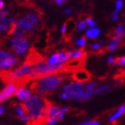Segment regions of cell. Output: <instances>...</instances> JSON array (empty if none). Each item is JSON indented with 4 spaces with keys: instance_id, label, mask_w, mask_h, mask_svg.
<instances>
[{
    "instance_id": "obj_6",
    "label": "cell",
    "mask_w": 125,
    "mask_h": 125,
    "mask_svg": "<svg viewBox=\"0 0 125 125\" xmlns=\"http://www.w3.org/2000/svg\"><path fill=\"white\" fill-rule=\"evenodd\" d=\"M29 39L27 37H15L11 39V48L16 55H23L28 50Z\"/></svg>"
},
{
    "instance_id": "obj_23",
    "label": "cell",
    "mask_w": 125,
    "mask_h": 125,
    "mask_svg": "<svg viewBox=\"0 0 125 125\" xmlns=\"http://www.w3.org/2000/svg\"><path fill=\"white\" fill-rule=\"evenodd\" d=\"M112 89V86L111 85H102L100 87H97L94 92V95H101V94L106 93L107 91H109Z\"/></svg>"
},
{
    "instance_id": "obj_38",
    "label": "cell",
    "mask_w": 125,
    "mask_h": 125,
    "mask_svg": "<svg viewBox=\"0 0 125 125\" xmlns=\"http://www.w3.org/2000/svg\"><path fill=\"white\" fill-rule=\"evenodd\" d=\"M5 38H3V39H0V49L3 47V46H4V44H5Z\"/></svg>"
},
{
    "instance_id": "obj_36",
    "label": "cell",
    "mask_w": 125,
    "mask_h": 125,
    "mask_svg": "<svg viewBox=\"0 0 125 125\" xmlns=\"http://www.w3.org/2000/svg\"><path fill=\"white\" fill-rule=\"evenodd\" d=\"M67 0H54V2L58 5H63L65 2H66Z\"/></svg>"
},
{
    "instance_id": "obj_31",
    "label": "cell",
    "mask_w": 125,
    "mask_h": 125,
    "mask_svg": "<svg viewBox=\"0 0 125 125\" xmlns=\"http://www.w3.org/2000/svg\"><path fill=\"white\" fill-rule=\"evenodd\" d=\"M107 62L109 65H117V60L116 58L113 57V56H109L107 58Z\"/></svg>"
},
{
    "instance_id": "obj_14",
    "label": "cell",
    "mask_w": 125,
    "mask_h": 125,
    "mask_svg": "<svg viewBox=\"0 0 125 125\" xmlns=\"http://www.w3.org/2000/svg\"><path fill=\"white\" fill-rule=\"evenodd\" d=\"M125 114V104H122L121 106L118 107V109L115 113H113L112 115L108 117V122L111 123H116L119 119Z\"/></svg>"
},
{
    "instance_id": "obj_25",
    "label": "cell",
    "mask_w": 125,
    "mask_h": 125,
    "mask_svg": "<svg viewBox=\"0 0 125 125\" xmlns=\"http://www.w3.org/2000/svg\"><path fill=\"white\" fill-rule=\"evenodd\" d=\"M101 48V44L100 43H94L90 46V50H91L93 53H96V54H99V53L102 52Z\"/></svg>"
},
{
    "instance_id": "obj_41",
    "label": "cell",
    "mask_w": 125,
    "mask_h": 125,
    "mask_svg": "<svg viewBox=\"0 0 125 125\" xmlns=\"http://www.w3.org/2000/svg\"><path fill=\"white\" fill-rule=\"evenodd\" d=\"M64 13H66V14H70V13H72V10H71V9H66V10L64 11Z\"/></svg>"
},
{
    "instance_id": "obj_1",
    "label": "cell",
    "mask_w": 125,
    "mask_h": 125,
    "mask_svg": "<svg viewBox=\"0 0 125 125\" xmlns=\"http://www.w3.org/2000/svg\"><path fill=\"white\" fill-rule=\"evenodd\" d=\"M27 114L35 125H45L47 120V108L49 101L44 96L34 94L22 103Z\"/></svg>"
},
{
    "instance_id": "obj_34",
    "label": "cell",
    "mask_w": 125,
    "mask_h": 125,
    "mask_svg": "<svg viewBox=\"0 0 125 125\" xmlns=\"http://www.w3.org/2000/svg\"><path fill=\"white\" fill-rule=\"evenodd\" d=\"M8 14H9L8 11H0V19L5 18Z\"/></svg>"
},
{
    "instance_id": "obj_2",
    "label": "cell",
    "mask_w": 125,
    "mask_h": 125,
    "mask_svg": "<svg viewBox=\"0 0 125 125\" xmlns=\"http://www.w3.org/2000/svg\"><path fill=\"white\" fill-rule=\"evenodd\" d=\"M68 77L71 78V74L68 75L65 73L62 74L47 76L40 80H36L31 82V84L30 85V89L41 96H48L56 91L60 88L62 82L66 79H68Z\"/></svg>"
},
{
    "instance_id": "obj_33",
    "label": "cell",
    "mask_w": 125,
    "mask_h": 125,
    "mask_svg": "<svg viewBox=\"0 0 125 125\" xmlns=\"http://www.w3.org/2000/svg\"><path fill=\"white\" fill-rule=\"evenodd\" d=\"M59 97H60V99H62V100H68V99H69L68 94L65 93V92H63V91L59 95Z\"/></svg>"
},
{
    "instance_id": "obj_28",
    "label": "cell",
    "mask_w": 125,
    "mask_h": 125,
    "mask_svg": "<svg viewBox=\"0 0 125 125\" xmlns=\"http://www.w3.org/2000/svg\"><path fill=\"white\" fill-rule=\"evenodd\" d=\"M76 45L79 46L81 48H84L85 45H86V37H81L76 41Z\"/></svg>"
},
{
    "instance_id": "obj_39",
    "label": "cell",
    "mask_w": 125,
    "mask_h": 125,
    "mask_svg": "<svg viewBox=\"0 0 125 125\" xmlns=\"http://www.w3.org/2000/svg\"><path fill=\"white\" fill-rule=\"evenodd\" d=\"M91 125H100V123H99L98 121L93 120V121H92V123H91Z\"/></svg>"
},
{
    "instance_id": "obj_3",
    "label": "cell",
    "mask_w": 125,
    "mask_h": 125,
    "mask_svg": "<svg viewBox=\"0 0 125 125\" xmlns=\"http://www.w3.org/2000/svg\"><path fill=\"white\" fill-rule=\"evenodd\" d=\"M62 91L67 93L69 99L73 101H88L94 95L87 90L85 84L77 81L70 82L64 85L62 88Z\"/></svg>"
},
{
    "instance_id": "obj_4",
    "label": "cell",
    "mask_w": 125,
    "mask_h": 125,
    "mask_svg": "<svg viewBox=\"0 0 125 125\" xmlns=\"http://www.w3.org/2000/svg\"><path fill=\"white\" fill-rule=\"evenodd\" d=\"M43 18V13L39 9H36L35 12L29 13L19 19L18 23L25 27L28 30H32L35 27L41 24V20Z\"/></svg>"
},
{
    "instance_id": "obj_40",
    "label": "cell",
    "mask_w": 125,
    "mask_h": 125,
    "mask_svg": "<svg viewBox=\"0 0 125 125\" xmlns=\"http://www.w3.org/2000/svg\"><path fill=\"white\" fill-rule=\"evenodd\" d=\"M4 6H5V3H4V1H3V0H0V10L3 9Z\"/></svg>"
},
{
    "instance_id": "obj_24",
    "label": "cell",
    "mask_w": 125,
    "mask_h": 125,
    "mask_svg": "<svg viewBox=\"0 0 125 125\" xmlns=\"http://www.w3.org/2000/svg\"><path fill=\"white\" fill-rule=\"evenodd\" d=\"M69 111H70V107H68V106L61 107L60 113H59V115H58V116H57L58 121H62V120H63V119H64V117H65V115H66Z\"/></svg>"
},
{
    "instance_id": "obj_37",
    "label": "cell",
    "mask_w": 125,
    "mask_h": 125,
    "mask_svg": "<svg viewBox=\"0 0 125 125\" xmlns=\"http://www.w3.org/2000/svg\"><path fill=\"white\" fill-rule=\"evenodd\" d=\"M5 111V105H2V104H0V116L4 115Z\"/></svg>"
},
{
    "instance_id": "obj_5",
    "label": "cell",
    "mask_w": 125,
    "mask_h": 125,
    "mask_svg": "<svg viewBox=\"0 0 125 125\" xmlns=\"http://www.w3.org/2000/svg\"><path fill=\"white\" fill-rule=\"evenodd\" d=\"M20 59L5 51H0V71L11 70L19 64Z\"/></svg>"
},
{
    "instance_id": "obj_29",
    "label": "cell",
    "mask_w": 125,
    "mask_h": 125,
    "mask_svg": "<svg viewBox=\"0 0 125 125\" xmlns=\"http://www.w3.org/2000/svg\"><path fill=\"white\" fill-rule=\"evenodd\" d=\"M59 122L57 118L53 117V118H47L46 120V123H45V125H56L57 123Z\"/></svg>"
},
{
    "instance_id": "obj_12",
    "label": "cell",
    "mask_w": 125,
    "mask_h": 125,
    "mask_svg": "<svg viewBox=\"0 0 125 125\" xmlns=\"http://www.w3.org/2000/svg\"><path fill=\"white\" fill-rule=\"evenodd\" d=\"M16 23L15 18H3L0 19V34L7 33L12 29V27Z\"/></svg>"
},
{
    "instance_id": "obj_7",
    "label": "cell",
    "mask_w": 125,
    "mask_h": 125,
    "mask_svg": "<svg viewBox=\"0 0 125 125\" xmlns=\"http://www.w3.org/2000/svg\"><path fill=\"white\" fill-rule=\"evenodd\" d=\"M45 60H46V57H45L44 55H42L35 47H32L31 48L29 49L27 57L23 62L24 63H27V64L31 65V66H34V65L39 63V62H45Z\"/></svg>"
},
{
    "instance_id": "obj_10",
    "label": "cell",
    "mask_w": 125,
    "mask_h": 125,
    "mask_svg": "<svg viewBox=\"0 0 125 125\" xmlns=\"http://www.w3.org/2000/svg\"><path fill=\"white\" fill-rule=\"evenodd\" d=\"M65 26V33L64 35L62 36L63 38V40L65 42H71L72 40V37H73V34L74 32V31L77 28V24H76V21H74L73 18H69L66 20V21L63 24Z\"/></svg>"
},
{
    "instance_id": "obj_11",
    "label": "cell",
    "mask_w": 125,
    "mask_h": 125,
    "mask_svg": "<svg viewBox=\"0 0 125 125\" xmlns=\"http://www.w3.org/2000/svg\"><path fill=\"white\" fill-rule=\"evenodd\" d=\"M85 59H73L71 61H67L64 62L65 70L66 72H75V71L81 70L85 67Z\"/></svg>"
},
{
    "instance_id": "obj_8",
    "label": "cell",
    "mask_w": 125,
    "mask_h": 125,
    "mask_svg": "<svg viewBox=\"0 0 125 125\" xmlns=\"http://www.w3.org/2000/svg\"><path fill=\"white\" fill-rule=\"evenodd\" d=\"M19 84L15 83V82H12V83H8L4 89L0 91V104L5 102V100H7L11 97V96H14V94L20 88Z\"/></svg>"
},
{
    "instance_id": "obj_35",
    "label": "cell",
    "mask_w": 125,
    "mask_h": 125,
    "mask_svg": "<svg viewBox=\"0 0 125 125\" xmlns=\"http://www.w3.org/2000/svg\"><path fill=\"white\" fill-rule=\"evenodd\" d=\"M92 121H93V120H86V121H83V122H81V123H78L77 125H91Z\"/></svg>"
},
{
    "instance_id": "obj_9",
    "label": "cell",
    "mask_w": 125,
    "mask_h": 125,
    "mask_svg": "<svg viewBox=\"0 0 125 125\" xmlns=\"http://www.w3.org/2000/svg\"><path fill=\"white\" fill-rule=\"evenodd\" d=\"M71 78L74 81L85 83V82H88L91 80V74L89 73V71H87L85 68H83V69L73 72L71 74Z\"/></svg>"
},
{
    "instance_id": "obj_22",
    "label": "cell",
    "mask_w": 125,
    "mask_h": 125,
    "mask_svg": "<svg viewBox=\"0 0 125 125\" xmlns=\"http://www.w3.org/2000/svg\"><path fill=\"white\" fill-rule=\"evenodd\" d=\"M48 62V64H49L50 66H55V65L61 64L60 57H59L57 52H55V54L51 55V56L48 58V62Z\"/></svg>"
},
{
    "instance_id": "obj_42",
    "label": "cell",
    "mask_w": 125,
    "mask_h": 125,
    "mask_svg": "<svg viewBox=\"0 0 125 125\" xmlns=\"http://www.w3.org/2000/svg\"><path fill=\"white\" fill-rule=\"evenodd\" d=\"M124 75H125V72H124Z\"/></svg>"
},
{
    "instance_id": "obj_19",
    "label": "cell",
    "mask_w": 125,
    "mask_h": 125,
    "mask_svg": "<svg viewBox=\"0 0 125 125\" xmlns=\"http://www.w3.org/2000/svg\"><path fill=\"white\" fill-rule=\"evenodd\" d=\"M123 0H117L116 4H115V9L114 11L112 17H111L113 21H116L118 20V18H119V13L123 9Z\"/></svg>"
},
{
    "instance_id": "obj_20",
    "label": "cell",
    "mask_w": 125,
    "mask_h": 125,
    "mask_svg": "<svg viewBox=\"0 0 125 125\" xmlns=\"http://www.w3.org/2000/svg\"><path fill=\"white\" fill-rule=\"evenodd\" d=\"M13 109H14V112H15L16 115L19 117V119L27 114L26 110H25V108H24L22 104H14Z\"/></svg>"
},
{
    "instance_id": "obj_21",
    "label": "cell",
    "mask_w": 125,
    "mask_h": 125,
    "mask_svg": "<svg viewBox=\"0 0 125 125\" xmlns=\"http://www.w3.org/2000/svg\"><path fill=\"white\" fill-rule=\"evenodd\" d=\"M100 35V30L97 28H90L86 31V37L89 39H95Z\"/></svg>"
},
{
    "instance_id": "obj_13",
    "label": "cell",
    "mask_w": 125,
    "mask_h": 125,
    "mask_svg": "<svg viewBox=\"0 0 125 125\" xmlns=\"http://www.w3.org/2000/svg\"><path fill=\"white\" fill-rule=\"evenodd\" d=\"M31 93H32V90H31L30 89H27L25 86L20 87L18 89V90L16 91V93L14 94V96L20 102H24L32 96Z\"/></svg>"
},
{
    "instance_id": "obj_26",
    "label": "cell",
    "mask_w": 125,
    "mask_h": 125,
    "mask_svg": "<svg viewBox=\"0 0 125 125\" xmlns=\"http://www.w3.org/2000/svg\"><path fill=\"white\" fill-rule=\"evenodd\" d=\"M96 88H97V84L96 82H89V83H88L86 85V89L92 94H94Z\"/></svg>"
},
{
    "instance_id": "obj_18",
    "label": "cell",
    "mask_w": 125,
    "mask_h": 125,
    "mask_svg": "<svg viewBox=\"0 0 125 125\" xmlns=\"http://www.w3.org/2000/svg\"><path fill=\"white\" fill-rule=\"evenodd\" d=\"M124 33H125V26L124 24L121 23L112 31V33L109 34V37L111 39L116 38V37H123L124 35Z\"/></svg>"
},
{
    "instance_id": "obj_27",
    "label": "cell",
    "mask_w": 125,
    "mask_h": 125,
    "mask_svg": "<svg viewBox=\"0 0 125 125\" xmlns=\"http://www.w3.org/2000/svg\"><path fill=\"white\" fill-rule=\"evenodd\" d=\"M85 22L90 28H94V27L96 26V21H94V19L92 17H90V16H86L85 17Z\"/></svg>"
},
{
    "instance_id": "obj_17",
    "label": "cell",
    "mask_w": 125,
    "mask_h": 125,
    "mask_svg": "<svg viewBox=\"0 0 125 125\" xmlns=\"http://www.w3.org/2000/svg\"><path fill=\"white\" fill-rule=\"evenodd\" d=\"M88 54L84 50V48H80V49L71 50V58L73 59H87Z\"/></svg>"
},
{
    "instance_id": "obj_16",
    "label": "cell",
    "mask_w": 125,
    "mask_h": 125,
    "mask_svg": "<svg viewBox=\"0 0 125 125\" xmlns=\"http://www.w3.org/2000/svg\"><path fill=\"white\" fill-rule=\"evenodd\" d=\"M122 43H123V37L113 38L111 39V41L109 42V44L107 45V47H105V49L107 51H115L118 47L122 46Z\"/></svg>"
},
{
    "instance_id": "obj_15",
    "label": "cell",
    "mask_w": 125,
    "mask_h": 125,
    "mask_svg": "<svg viewBox=\"0 0 125 125\" xmlns=\"http://www.w3.org/2000/svg\"><path fill=\"white\" fill-rule=\"evenodd\" d=\"M61 107H59L56 104H53V103H50L47 108V118H53L55 117L57 118L59 113H60Z\"/></svg>"
},
{
    "instance_id": "obj_30",
    "label": "cell",
    "mask_w": 125,
    "mask_h": 125,
    "mask_svg": "<svg viewBox=\"0 0 125 125\" xmlns=\"http://www.w3.org/2000/svg\"><path fill=\"white\" fill-rule=\"evenodd\" d=\"M86 27H87V24H86V22H85V21H84L83 19L80 18L79 22H78V29L80 30V31H83V30L86 29Z\"/></svg>"
},
{
    "instance_id": "obj_32",
    "label": "cell",
    "mask_w": 125,
    "mask_h": 125,
    "mask_svg": "<svg viewBox=\"0 0 125 125\" xmlns=\"http://www.w3.org/2000/svg\"><path fill=\"white\" fill-rule=\"evenodd\" d=\"M116 60H117V65L125 66V56L118 57V58H116Z\"/></svg>"
}]
</instances>
